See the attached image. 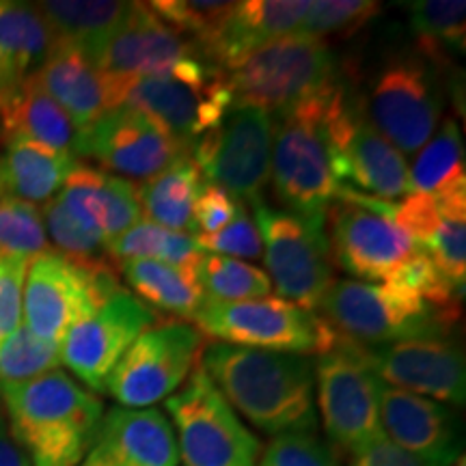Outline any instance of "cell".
<instances>
[{"label":"cell","instance_id":"obj_41","mask_svg":"<svg viewBox=\"0 0 466 466\" xmlns=\"http://www.w3.org/2000/svg\"><path fill=\"white\" fill-rule=\"evenodd\" d=\"M380 3L370 0H318L309 3V9L302 22L296 28V35L322 39L330 37H352L367 22L380 14Z\"/></svg>","mask_w":466,"mask_h":466},{"label":"cell","instance_id":"obj_26","mask_svg":"<svg viewBox=\"0 0 466 466\" xmlns=\"http://www.w3.org/2000/svg\"><path fill=\"white\" fill-rule=\"evenodd\" d=\"M35 78L66 110L78 134L115 108L106 76L78 50L55 46Z\"/></svg>","mask_w":466,"mask_h":466},{"label":"cell","instance_id":"obj_40","mask_svg":"<svg viewBox=\"0 0 466 466\" xmlns=\"http://www.w3.org/2000/svg\"><path fill=\"white\" fill-rule=\"evenodd\" d=\"M61 367V346L39 339L26 326H20L0 343V384H17L48 374Z\"/></svg>","mask_w":466,"mask_h":466},{"label":"cell","instance_id":"obj_18","mask_svg":"<svg viewBox=\"0 0 466 466\" xmlns=\"http://www.w3.org/2000/svg\"><path fill=\"white\" fill-rule=\"evenodd\" d=\"M97 67L116 80L138 76L208 80L223 74L209 66L190 39L165 25L147 3H134L130 15L104 48Z\"/></svg>","mask_w":466,"mask_h":466},{"label":"cell","instance_id":"obj_32","mask_svg":"<svg viewBox=\"0 0 466 466\" xmlns=\"http://www.w3.org/2000/svg\"><path fill=\"white\" fill-rule=\"evenodd\" d=\"M203 182L190 151L138 186V201L151 223L171 231H188L197 192Z\"/></svg>","mask_w":466,"mask_h":466},{"label":"cell","instance_id":"obj_22","mask_svg":"<svg viewBox=\"0 0 466 466\" xmlns=\"http://www.w3.org/2000/svg\"><path fill=\"white\" fill-rule=\"evenodd\" d=\"M80 466H179L173 425L158 408H113Z\"/></svg>","mask_w":466,"mask_h":466},{"label":"cell","instance_id":"obj_35","mask_svg":"<svg viewBox=\"0 0 466 466\" xmlns=\"http://www.w3.org/2000/svg\"><path fill=\"white\" fill-rule=\"evenodd\" d=\"M108 253L115 266L130 259H156L184 268L192 275L199 272L201 261L208 255L190 233L171 231L151 220L130 227L124 236L108 244Z\"/></svg>","mask_w":466,"mask_h":466},{"label":"cell","instance_id":"obj_27","mask_svg":"<svg viewBox=\"0 0 466 466\" xmlns=\"http://www.w3.org/2000/svg\"><path fill=\"white\" fill-rule=\"evenodd\" d=\"M52 37V48L78 50L91 63L100 61L104 48L130 15L134 3L116 0H46L35 5Z\"/></svg>","mask_w":466,"mask_h":466},{"label":"cell","instance_id":"obj_46","mask_svg":"<svg viewBox=\"0 0 466 466\" xmlns=\"http://www.w3.org/2000/svg\"><path fill=\"white\" fill-rule=\"evenodd\" d=\"M28 261L0 258V343L20 329Z\"/></svg>","mask_w":466,"mask_h":466},{"label":"cell","instance_id":"obj_6","mask_svg":"<svg viewBox=\"0 0 466 466\" xmlns=\"http://www.w3.org/2000/svg\"><path fill=\"white\" fill-rule=\"evenodd\" d=\"M313 380L324 432L337 450L354 456L382 439V380L367 360L363 346L339 335L333 348L318 354Z\"/></svg>","mask_w":466,"mask_h":466},{"label":"cell","instance_id":"obj_49","mask_svg":"<svg viewBox=\"0 0 466 466\" xmlns=\"http://www.w3.org/2000/svg\"><path fill=\"white\" fill-rule=\"evenodd\" d=\"M451 466H466V460H464V456H460V458L456 460V462H453Z\"/></svg>","mask_w":466,"mask_h":466},{"label":"cell","instance_id":"obj_21","mask_svg":"<svg viewBox=\"0 0 466 466\" xmlns=\"http://www.w3.org/2000/svg\"><path fill=\"white\" fill-rule=\"evenodd\" d=\"M389 217L408 233L453 288L466 281V197H430L408 192L391 203Z\"/></svg>","mask_w":466,"mask_h":466},{"label":"cell","instance_id":"obj_20","mask_svg":"<svg viewBox=\"0 0 466 466\" xmlns=\"http://www.w3.org/2000/svg\"><path fill=\"white\" fill-rule=\"evenodd\" d=\"M382 384L436 401L462 406L466 395L464 354L453 335L417 337L365 348Z\"/></svg>","mask_w":466,"mask_h":466},{"label":"cell","instance_id":"obj_13","mask_svg":"<svg viewBox=\"0 0 466 466\" xmlns=\"http://www.w3.org/2000/svg\"><path fill=\"white\" fill-rule=\"evenodd\" d=\"M272 115L233 106L217 127L197 138L190 156L206 182L217 184L244 206L264 201L270 182Z\"/></svg>","mask_w":466,"mask_h":466},{"label":"cell","instance_id":"obj_34","mask_svg":"<svg viewBox=\"0 0 466 466\" xmlns=\"http://www.w3.org/2000/svg\"><path fill=\"white\" fill-rule=\"evenodd\" d=\"M417 52L442 67L466 48V5L462 0H419L408 5Z\"/></svg>","mask_w":466,"mask_h":466},{"label":"cell","instance_id":"obj_1","mask_svg":"<svg viewBox=\"0 0 466 466\" xmlns=\"http://www.w3.org/2000/svg\"><path fill=\"white\" fill-rule=\"evenodd\" d=\"M199 365L233 410L259 432L272 439L318 432L311 359L214 341L203 346Z\"/></svg>","mask_w":466,"mask_h":466},{"label":"cell","instance_id":"obj_25","mask_svg":"<svg viewBox=\"0 0 466 466\" xmlns=\"http://www.w3.org/2000/svg\"><path fill=\"white\" fill-rule=\"evenodd\" d=\"M309 9V0H244L201 48L209 66L220 72L253 55L255 50L294 35Z\"/></svg>","mask_w":466,"mask_h":466},{"label":"cell","instance_id":"obj_8","mask_svg":"<svg viewBox=\"0 0 466 466\" xmlns=\"http://www.w3.org/2000/svg\"><path fill=\"white\" fill-rule=\"evenodd\" d=\"M363 104L371 126L400 154H417L442 115L441 69L417 50L391 55L376 69Z\"/></svg>","mask_w":466,"mask_h":466},{"label":"cell","instance_id":"obj_31","mask_svg":"<svg viewBox=\"0 0 466 466\" xmlns=\"http://www.w3.org/2000/svg\"><path fill=\"white\" fill-rule=\"evenodd\" d=\"M116 272H121L134 296L154 311L158 309L175 318L195 319L206 302L197 275L184 268L156 259H130L116 264Z\"/></svg>","mask_w":466,"mask_h":466},{"label":"cell","instance_id":"obj_48","mask_svg":"<svg viewBox=\"0 0 466 466\" xmlns=\"http://www.w3.org/2000/svg\"><path fill=\"white\" fill-rule=\"evenodd\" d=\"M0 466H31L20 442L11 434L3 401H0Z\"/></svg>","mask_w":466,"mask_h":466},{"label":"cell","instance_id":"obj_50","mask_svg":"<svg viewBox=\"0 0 466 466\" xmlns=\"http://www.w3.org/2000/svg\"><path fill=\"white\" fill-rule=\"evenodd\" d=\"M0 195H5V192H3V182H0Z\"/></svg>","mask_w":466,"mask_h":466},{"label":"cell","instance_id":"obj_33","mask_svg":"<svg viewBox=\"0 0 466 466\" xmlns=\"http://www.w3.org/2000/svg\"><path fill=\"white\" fill-rule=\"evenodd\" d=\"M408 190L430 197H466L462 134L453 119L436 127L408 168Z\"/></svg>","mask_w":466,"mask_h":466},{"label":"cell","instance_id":"obj_9","mask_svg":"<svg viewBox=\"0 0 466 466\" xmlns=\"http://www.w3.org/2000/svg\"><path fill=\"white\" fill-rule=\"evenodd\" d=\"M186 466H258L261 442L197 363L182 391L165 400Z\"/></svg>","mask_w":466,"mask_h":466},{"label":"cell","instance_id":"obj_11","mask_svg":"<svg viewBox=\"0 0 466 466\" xmlns=\"http://www.w3.org/2000/svg\"><path fill=\"white\" fill-rule=\"evenodd\" d=\"M253 209L270 283L281 299L316 311L335 283V264L324 223L296 217L266 201L255 203Z\"/></svg>","mask_w":466,"mask_h":466},{"label":"cell","instance_id":"obj_10","mask_svg":"<svg viewBox=\"0 0 466 466\" xmlns=\"http://www.w3.org/2000/svg\"><path fill=\"white\" fill-rule=\"evenodd\" d=\"M326 137L337 182L360 195L398 201L408 192V165L365 115L363 96L346 85L326 110Z\"/></svg>","mask_w":466,"mask_h":466},{"label":"cell","instance_id":"obj_36","mask_svg":"<svg viewBox=\"0 0 466 466\" xmlns=\"http://www.w3.org/2000/svg\"><path fill=\"white\" fill-rule=\"evenodd\" d=\"M206 302H242L270 296L272 283L264 270L248 261L206 255L197 272Z\"/></svg>","mask_w":466,"mask_h":466},{"label":"cell","instance_id":"obj_16","mask_svg":"<svg viewBox=\"0 0 466 466\" xmlns=\"http://www.w3.org/2000/svg\"><path fill=\"white\" fill-rule=\"evenodd\" d=\"M113 106H127L147 115L190 151L192 143L217 127L233 108V97L223 74L208 80L177 76L108 78Z\"/></svg>","mask_w":466,"mask_h":466},{"label":"cell","instance_id":"obj_4","mask_svg":"<svg viewBox=\"0 0 466 466\" xmlns=\"http://www.w3.org/2000/svg\"><path fill=\"white\" fill-rule=\"evenodd\" d=\"M337 91L272 115L270 184L277 201L296 217L319 223L341 190L326 137V110Z\"/></svg>","mask_w":466,"mask_h":466},{"label":"cell","instance_id":"obj_43","mask_svg":"<svg viewBox=\"0 0 466 466\" xmlns=\"http://www.w3.org/2000/svg\"><path fill=\"white\" fill-rule=\"evenodd\" d=\"M258 466H337L329 445L311 432L275 436L264 451Z\"/></svg>","mask_w":466,"mask_h":466},{"label":"cell","instance_id":"obj_29","mask_svg":"<svg viewBox=\"0 0 466 466\" xmlns=\"http://www.w3.org/2000/svg\"><path fill=\"white\" fill-rule=\"evenodd\" d=\"M78 165L76 156L52 149L48 145L14 138L5 143L0 158L3 192L28 203H48L61 192L63 184Z\"/></svg>","mask_w":466,"mask_h":466},{"label":"cell","instance_id":"obj_15","mask_svg":"<svg viewBox=\"0 0 466 466\" xmlns=\"http://www.w3.org/2000/svg\"><path fill=\"white\" fill-rule=\"evenodd\" d=\"M119 288L116 270H86L55 250L39 255L26 268L25 326L39 339L61 346L67 330Z\"/></svg>","mask_w":466,"mask_h":466},{"label":"cell","instance_id":"obj_30","mask_svg":"<svg viewBox=\"0 0 466 466\" xmlns=\"http://www.w3.org/2000/svg\"><path fill=\"white\" fill-rule=\"evenodd\" d=\"M52 52V37L35 5L0 0V93L37 74Z\"/></svg>","mask_w":466,"mask_h":466},{"label":"cell","instance_id":"obj_7","mask_svg":"<svg viewBox=\"0 0 466 466\" xmlns=\"http://www.w3.org/2000/svg\"><path fill=\"white\" fill-rule=\"evenodd\" d=\"M192 322L201 335L214 337L220 343L270 352L322 354L339 339V333L322 316L281 296L203 302Z\"/></svg>","mask_w":466,"mask_h":466},{"label":"cell","instance_id":"obj_14","mask_svg":"<svg viewBox=\"0 0 466 466\" xmlns=\"http://www.w3.org/2000/svg\"><path fill=\"white\" fill-rule=\"evenodd\" d=\"M206 337L182 319H162L127 348L106 382L124 408H151L171 398L199 363Z\"/></svg>","mask_w":466,"mask_h":466},{"label":"cell","instance_id":"obj_24","mask_svg":"<svg viewBox=\"0 0 466 466\" xmlns=\"http://www.w3.org/2000/svg\"><path fill=\"white\" fill-rule=\"evenodd\" d=\"M56 197L78 223L108 244L143 217L138 184L83 162L74 167Z\"/></svg>","mask_w":466,"mask_h":466},{"label":"cell","instance_id":"obj_2","mask_svg":"<svg viewBox=\"0 0 466 466\" xmlns=\"http://www.w3.org/2000/svg\"><path fill=\"white\" fill-rule=\"evenodd\" d=\"M0 401L31 466L83 464L104 417L102 400L63 370L0 384Z\"/></svg>","mask_w":466,"mask_h":466},{"label":"cell","instance_id":"obj_44","mask_svg":"<svg viewBox=\"0 0 466 466\" xmlns=\"http://www.w3.org/2000/svg\"><path fill=\"white\" fill-rule=\"evenodd\" d=\"M203 250H212V255H225L233 259H259L264 253L261 236L255 220L248 217V209L244 203L238 208V214L223 229L212 236L195 238Z\"/></svg>","mask_w":466,"mask_h":466},{"label":"cell","instance_id":"obj_3","mask_svg":"<svg viewBox=\"0 0 466 466\" xmlns=\"http://www.w3.org/2000/svg\"><path fill=\"white\" fill-rule=\"evenodd\" d=\"M233 106H255L270 115L330 96L343 85L329 42L288 35L255 50L223 72Z\"/></svg>","mask_w":466,"mask_h":466},{"label":"cell","instance_id":"obj_37","mask_svg":"<svg viewBox=\"0 0 466 466\" xmlns=\"http://www.w3.org/2000/svg\"><path fill=\"white\" fill-rule=\"evenodd\" d=\"M46 233L52 238L61 258L86 268V270H116L108 253V242L78 223L61 199L55 197L42 209Z\"/></svg>","mask_w":466,"mask_h":466},{"label":"cell","instance_id":"obj_17","mask_svg":"<svg viewBox=\"0 0 466 466\" xmlns=\"http://www.w3.org/2000/svg\"><path fill=\"white\" fill-rule=\"evenodd\" d=\"M162 322L160 313L126 288L115 289L89 316L76 322L61 341V363L96 393L106 382L138 335Z\"/></svg>","mask_w":466,"mask_h":466},{"label":"cell","instance_id":"obj_47","mask_svg":"<svg viewBox=\"0 0 466 466\" xmlns=\"http://www.w3.org/2000/svg\"><path fill=\"white\" fill-rule=\"evenodd\" d=\"M352 466H442L419 456H412L398 445H393L387 436L378 439L352 456Z\"/></svg>","mask_w":466,"mask_h":466},{"label":"cell","instance_id":"obj_45","mask_svg":"<svg viewBox=\"0 0 466 466\" xmlns=\"http://www.w3.org/2000/svg\"><path fill=\"white\" fill-rule=\"evenodd\" d=\"M242 201L229 195L225 188L217 184H209L203 179L197 192L195 206H192V218L188 233L192 238L212 236L227 227L238 214Z\"/></svg>","mask_w":466,"mask_h":466},{"label":"cell","instance_id":"obj_19","mask_svg":"<svg viewBox=\"0 0 466 466\" xmlns=\"http://www.w3.org/2000/svg\"><path fill=\"white\" fill-rule=\"evenodd\" d=\"M165 127L147 115L116 106L78 134L76 156L96 160L102 171L126 179H149L186 154Z\"/></svg>","mask_w":466,"mask_h":466},{"label":"cell","instance_id":"obj_38","mask_svg":"<svg viewBox=\"0 0 466 466\" xmlns=\"http://www.w3.org/2000/svg\"><path fill=\"white\" fill-rule=\"evenodd\" d=\"M52 253L42 209L35 203L0 195V258L33 261Z\"/></svg>","mask_w":466,"mask_h":466},{"label":"cell","instance_id":"obj_39","mask_svg":"<svg viewBox=\"0 0 466 466\" xmlns=\"http://www.w3.org/2000/svg\"><path fill=\"white\" fill-rule=\"evenodd\" d=\"M165 25L203 48L236 9L231 0H156L149 3Z\"/></svg>","mask_w":466,"mask_h":466},{"label":"cell","instance_id":"obj_42","mask_svg":"<svg viewBox=\"0 0 466 466\" xmlns=\"http://www.w3.org/2000/svg\"><path fill=\"white\" fill-rule=\"evenodd\" d=\"M389 288L401 294L415 296L430 305L441 309H462V294L447 281V277L436 268V264L423 250H415L395 268V272L387 279Z\"/></svg>","mask_w":466,"mask_h":466},{"label":"cell","instance_id":"obj_5","mask_svg":"<svg viewBox=\"0 0 466 466\" xmlns=\"http://www.w3.org/2000/svg\"><path fill=\"white\" fill-rule=\"evenodd\" d=\"M318 309L337 333L363 348L451 335L462 318V309H441L389 285L354 279L330 285Z\"/></svg>","mask_w":466,"mask_h":466},{"label":"cell","instance_id":"obj_28","mask_svg":"<svg viewBox=\"0 0 466 466\" xmlns=\"http://www.w3.org/2000/svg\"><path fill=\"white\" fill-rule=\"evenodd\" d=\"M0 138L5 143L28 138L76 156L78 130L66 110L31 76L14 91L0 93Z\"/></svg>","mask_w":466,"mask_h":466},{"label":"cell","instance_id":"obj_23","mask_svg":"<svg viewBox=\"0 0 466 466\" xmlns=\"http://www.w3.org/2000/svg\"><path fill=\"white\" fill-rule=\"evenodd\" d=\"M380 428L400 450L430 462L451 466L462 456L456 412L436 400L382 384Z\"/></svg>","mask_w":466,"mask_h":466},{"label":"cell","instance_id":"obj_12","mask_svg":"<svg viewBox=\"0 0 466 466\" xmlns=\"http://www.w3.org/2000/svg\"><path fill=\"white\" fill-rule=\"evenodd\" d=\"M391 203L341 186L339 197L326 212L330 258L354 281L387 283L395 268L419 250L389 217Z\"/></svg>","mask_w":466,"mask_h":466}]
</instances>
